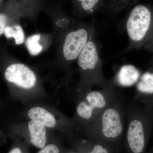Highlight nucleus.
<instances>
[{
    "label": "nucleus",
    "instance_id": "423d86ee",
    "mask_svg": "<svg viewBox=\"0 0 153 153\" xmlns=\"http://www.w3.org/2000/svg\"><path fill=\"white\" fill-rule=\"evenodd\" d=\"M47 5V0H8L0 10V36L7 26L20 23L22 19L36 22Z\"/></svg>",
    "mask_w": 153,
    "mask_h": 153
},
{
    "label": "nucleus",
    "instance_id": "6e6552de",
    "mask_svg": "<svg viewBox=\"0 0 153 153\" xmlns=\"http://www.w3.org/2000/svg\"><path fill=\"white\" fill-rule=\"evenodd\" d=\"M140 76V73L136 67L131 65H125L119 69L111 80L115 87L117 85L128 87L135 84L139 80Z\"/></svg>",
    "mask_w": 153,
    "mask_h": 153
},
{
    "label": "nucleus",
    "instance_id": "20e7f679",
    "mask_svg": "<svg viewBox=\"0 0 153 153\" xmlns=\"http://www.w3.org/2000/svg\"><path fill=\"white\" fill-rule=\"evenodd\" d=\"M96 34L95 32L89 38L76 60L80 72L79 89L84 94L90 91L92 86L101 88L114 86L111 80H107L103 75Z\"/></svg>",
    "mask_w": 153,
    "mask_h": 153
},
{
    "label": "nucleus",
    "instance_id": "7ed1b4c3",
    "mask_svg": "<svg viewBox=\"0 0 153 153\" xmlns=\"http://www.w3.org/2000/svg\"><path fill=\"white\" fill-rule=\"evenodd\" d=\"M126 127L122 146L126 153H146L153 119L150 105L141 107L137 100L126 102Z\"/></svg>",
    "mask_w": 153,
    "mask_h": 153
},
{
    "label": "nucleus",
    "instance_id": "1a4fd4ad",
    "mask_svg": "<svg viewBox=\"0 0 153 153\" xmlns=\"http://www.w3.org/2000/svg\"><path fill=\"white\" fill-rule=\"evenodd\" d=\"M73 5V15L83 18L92 14L98 8L101 0H71Z\"/></svg>",
    "mask_w": 153,
    "mask_h": 153
},
{
    "label": "nucleus",
    "instance_id": "f3484780",
    "mask_svg": "<svg viewBox=\"0 0 153 153\" xmlns=\"http://www.w3.org/2000/svg\"><path fill=\"white\" fill-rule=\"evenodd\" d=\"M37 153H60V150L56 145L50 144L46 145Z\"/></svg>",
    "mask_w": 153,
    "mask_h": 153
},
{
    "label": "nucleus",
    "instance_id": "f8f14e48",
    "mask_svg": "<svg viewBox=\"0 0 153 153\" xmlns=\"http://www.w3.org/2000/svg\"><path fill=\"white\" fill-rule=\"evenodd\" d=\"M82 153H119V149L88 138L81 142Z\"/></svg>",
    "mask_w": 153,
    "mask_h": 153
},
{
    "label": "nucleus",
    "instance_id": "9d476101",
    "mask_svg": "<svg viewBox=\"0 0 153 153\" xmlns=\"http://www.w3.org/2000/svg\"><path fill=\"white\" fill-rule=\"evenodd\" d=\"M30 142L36 147L41 149L47 143V134L45 126L38 122L31 120L28 124Z\"/></svg>",
    "mask_w": 153,
    "mask_h": 153
},
{
    "label": "nucleus",
    "instance_id": "ddd939ff",
    "mask_svg": "<svg viewBox=\"0 0 153 153\" xmlns=\"http://www.w3.org/2000/svg\"><path fill=\"white\" fill-rule=\"evenodd\" d=\"M3 34L8 40L13 39L15 44L22 45L25 41V33L20 23H16L7 26Z\"/></svg>",
    "mask_w": 153,
    "mask_h": 153
},
{
    "label": "nucleus",
    "instance_id": "39448f33",
    "mask_svg": "<svg viewBox=\"0 0 153 153\" xmlns=\"http://www.w3.org/2000/svg\"><path fill=\"white\" fill-rule=\"evenodd\" d=\"M129 44L126 52L144 49L153 55V9L139 4L131 11L126 23ZM153 67V58L151 61Z\"/></svg>",
    "mask_w": 153,
    "mask_h": 153
},
{
    "label": "nucleus",
    "instance_id": "f03ea898",
    "mask_svg": "<svg viewBox=\"0 0 153 153\" xmlns=\"http://www.w3.org/2000/svg\"><path fill=\"white\" fill-rule=\"evenodd\" d=\"M126 103L120 93L110 105L85 125L86 136L119 149L122 146L125 130Z\"/></svg>",
    "mask_w": 153,
    "mask_h": 153
},
{
    "label": "nucleus",
    "instance_id": "f257e3e1",
    "mask_svg": "<svg viewBox=\"0 0 153 153\" xmlns=\"http://www.w3.org/2000/svg\"><path fill=\"white\" fill-rule=\"evenodd\" d=\"M44 11L52 22L55 49L53 62L68 68L76 62L85 44L96 32L95 27L68 16L59 0H48Z\"/></svg>",
    "mask_w": 153,
    "mask_h": 153
},
{
    "label": "nucleus",
    "instance_id": "2eb2a0df",
    "mask_svg": "<svg viewBox=\"0 0 153 153\" xmlns=\"http://www.w3.org/2000/svg\"><path fill=\"white\" fill-rule=\"evenodd\" d=\"M140 79L137 85L138 94L153 93V73L146 72Z\"/></svg>",
    "mask_w": 153,
    "mask_h": 153
},
{
    "label": "nucleus",
    "instance_id": "9b49d317",
    "mask_svg": "<svg viewBox=\"0 0 153 153\" xmlns=\"http://www.w3.org/2000/svg\"><path fill=\"white\" fill-rule=\"evenodd\" d=\"M28 114L31 120L38 122L45 127L53 128L56 125V121L54 116L43 108H33L29 111Z\"/></svg>",
    "mask_w": 153,
    "mask_h": 153
},
{
    "label": "nucleus",
    "instance_id": "aec40b11",
    "mask_svg": "<svg viewBox=\"0 0 153 153\" xmlns=\"http://www.w3.org/2000/svg\"><path fill=\"white\" fill-rule=\"evenodd\" d=\"M148 153H153V147L152 148V150H151L150 152H149Z\"/></svg>",
    "mask_w": 153,
    "mask_h": 153
},
{
    "label": "nucleus",
    "instance_id": "4468645a",
    "mask_svg": "<svg viewBox=\"0 0 153 153\" xmlns=\"http://www.w3.org/2000/svg\"><path fill=\"white\" fill-rule=\"evenodd\" d=\"M43 34L37 33L29 36L25 41V45L30 55L36 56L44 50L42 41Z\"/></svg>",
    "mask_w": 153,
    "mask_h": 153
},
{
    "label": "nucleus",
    "instance_id": "a211bd4d",
    "mask_svg": "<svg viewBox=\"0 0 153 153\" xmlns=\"http://www.w3.org/2000/svg\"><path fill=\"white\" fill-rule=\"evenodd\" d=\"M8 153H23L22 149L18 146L14 147L9 151Z\"/></svg>",
    "mask_w": 153,
    "mask_h": 153
},
{
    "label": "nucleus",
    "instance_id": "dca6fc26",
    "mask_svg": "<svg viewBox=\"0 0 153 153\" xmlns=\"http://www.w3.org/2000/svg\"><path fill=\"white\" fill-rule=\"evenodd\" d=\"M140 0H111L110 7L114 12H119L138 3Z\"/></svg>",
    "mask_w": 153,
    "mask_h": 153
},
{
    "label": "nucleus",
    "instance_id": "0eeeda50",
    "mask_svg": "<svg viewBox=\"0 0 153 153\" xmlns=\"http://www.w3.org/2000/svg\"><path fill=\"white\" fill-rule=\"evenodd\" d=\"M120 94L114 86L89 91L84 94L82 100L77 105V117L84 122L85 125L87 124L110 105Z\"/></svg>",
    "mask_w": 153,
    "mask_h": 153
},
{
    "label": "nucleus",
    "instance_id": "6ab92c4d",
    "mask_svg": "<svg viewBox=\"0 0 153 153\" xmlns=\"http://www.w3.org/2000/svg\"><path fill=\"white\" fill-rule=\"evenodd\" d=\"M8 0H0V10L3 8Z\"/></svg>",
    "mask_w": 153,
    "mask_h": 153
}]
</instances>
